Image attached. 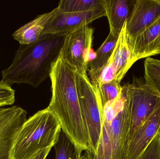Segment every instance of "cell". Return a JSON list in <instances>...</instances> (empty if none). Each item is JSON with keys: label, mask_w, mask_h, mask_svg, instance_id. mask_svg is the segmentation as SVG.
<instances>
[{"label": "cell", "mask_w": 160, "mask_h": 159, "mask_svg": "<svg viewBox=\"0 0 160 159\" xmlns=\"http://www.w3.org/2000/svg\"><path fill=\"white\" fill-rule=\"evenodd\" d=\"M76 73V70L59 57L50 75L52 95L48 107L59 120L76 155H82L83 151H90V143L80 106Z\"/></svg>", "instance_id": "obj_1"}, {"label": "cell", "mask_w": 160, "mask_h": 159, "mask_svg": "<svg viewBox=\"0 0 160 159\" xmlns=\"http://www.w3.org/2000/svg\"><path fill=\"white\" fill-rule=\"evenodd\" d=\"M65 36L47 35L29 44H20L10 66L2 71V82L38 87L50 77L60 57Z\"/></svg>", "instance_id": "obj_2"}, {"label": "cell", "mask_w": 160, "mask_h": 159, "mask_svg": "<svg viewBox=\"0 0 160 159\" xmlns=\"http://www.w3.org/2000/svg\"><path fill=\"white\" fill-rule=\"evenodd\" d=\"M100 105V104H99ZM101 130L96 153L88 159H126L129 144L130 111L123 92L103 106L100 105Z\"/></svg>", "instance_id": "obj_3"}, {"label": "cell", "mask_w": 160, "mask_h": 159, "mask_svg": "<svg viewBox=\"0 0 160 159\" xmlns=\"http://www.w3.org/2000/svg\"><path fill=\"white\" fill-rule=\"evenodd\" d=\"M62 131L59 120L48 107L38 111L20 128L10 152V159H31L40 149L53 147Z\"/></svg>", "instance_id": "obj_4"}, {"label": "cell", "mask_w": 160, "mask_h": 159, "mask_svg": "<svg viewBox=\"0 0 160 159\" xmlns=\"http://www.w3.org/2000/svg\"><path fill=\"white\" fill-rule=\"evenodd\" d=\"M122 87L129 108V143L135 133L159 103L160 94L148 86L143 79L137 77L133 78L132 83Z\"/></svg>", "instance_id": "obj_5"}, {"label": "cell", "mask_w": 160, "mask_h": 159, "mask_svg": "<svg viewBox=\"0 0 160 159\" xmlns=\"http://www.w3.org/2000/svg\"><path fill=\"white\" fill-rule=\"evenodd\" d=\"M94 30L83 24L65 36L60 57L76 72L88 74L89 63L97 57L92 48Z\"/></svg>", "instance_id": "obj_6"}, {"label": "cell", "mask_w": 160, "mask_h": 159, "mask_svg": "<svg viewBox=\"0 0 160 159\" xmlns=\"http://www.w3.org/2000/svg\"><path fill=\"white\" fill-rule=\"evenodd\" d=\"M76 76L80 106L90 143V151L85 153L87 156H93L97 151L101 130L98 94L88 74H81L76 72Z\"/></svg>", "instance_id": "obj_7"}, {"label": "cell", "mask_w": 160, "mask_h": 159, "mask_svg": "<svg viewBox=\"0 0 160 159\" xmlns=\"http://www.w3.org/2000/svg\"><path fill=\"white\" fill-rule=\"evenodd\" d=\"M104 8L83 12H62L57 7L43 31L42 36L47 35L65 36L83 24H88L105 16Z\"/></svg>", "instance_id": "obj_8"}, {"label": "cell", "mask_w": 160, "mask_h": 159, "mask_svg": "<svg viewBox=\"0 0 160 159\" xmlns=\"http://www.w3.org/2000/svg\"><path fill=\"white\" fill-rule=\"evenodd\" d=\"M26 116V111L17 105L0 108V159H10L14 140Z\"/></svg>", "instance_id": "obj_9"}, {"label": "cell", "mask_w": 160, "mask_h": 159, "mask_svg": "<svg viewBox=\"0 0 160 159\" xmlns=\"http://www.w3.org/2000/svg\"><path fill=\"white\" fill-rule=\"evenodd\" d=\"M131 53V63L160 54V16L144 30L127 38Z\"/></svg>", "instance_id": "obj_10"}, {"label": "cell", "mask_w": 160, "mask_h": 159, "mask_svg": "<svg viewBox=\"0 0 160 159\" xmlns=\"http://www.w3.org/2000/svg\"><path fill=\"white\" fill-rule=\"evenodd\" d=\"M160 16V0H136L127 21V38L144 30Z\"/></svg>", "instance_id": "obj_11"}, {"label": "cell", "mask_w": 160, "mask_h": 159, "mask_svg": "<svg viewBox=\"0 0 160 159\" xmlns=\"http://www.w3.org/2000/svg\"><path fill=\"white\" fill-rule=\"evenodd\" d=\"M160 134V102L129 143L126 159H139L156 135Z\"/></svg>", "instance_id": "obj_12"}, {"label": "cell", "mask_w": 160, "mask_h": 159, "mask_svg": "<svg viewBox=\"0 0 160 159\" xmlns=\"http://www.w3.org/2000/svg\"><path fill=\"white\" fill-rule=\"evenodd\" d=\"M135 1L103 0V8L108 18L110 33L118 37L131 12Z\"/></svg>", "instance_id": "obj_13"}, {"label": "cell", "mask_w": 160, "mask_h": 159, "mask_svg": "<svg viewBox=\"0 0 160 159\" xmlns=\"http://www.w3.org/2000/svg\"><path fill=\"white\" fill-rule=\"evenodd\" d=\"M57 11V7L50 12L37 16L34 19L21 26L12 34L13 39L20 44H29L39 40L43 31L52 16Z\"/></svg>", "instance_id": "obj_14"}, {"label": "cell", "mask_w": 160, "mask_h": 159, "mask_svg": "<svg viewBox=\"0 0 160 159\" xmlns=\"http://www.w3.org/2000/svg\"><path fill=\"white\" fill-rule=\"evenodd\" d=\"M127 21L119 34L110 60L116 72L115 80L120 83L132 65L126 32Z\"/></svg>", "instance_id": "obj_15"}, {"label": "cell", "mask_w": 160, "mask_h": 159, "mask_svg": "<svg viewBox=\"0 0 160 159\" xmlns=\"http://www.w3.org/2000/svg\"><path fill=\"white\" fill-rule=\"evenodd\" d=\"M118 37L109 33L105 41L96 51L97 57L88 64V76L98 73L108 63L115 47Z\"/></svg>", "instance_id": "obj_16"}, {"label": "cell", "mask_w": 160, "mask_h": 159, "mask_svg": "<svg viewBox=\"0 0 160 159\" xmlns=\"http://www.w3.org/2000/svg\"><path fill=\"white\" fill-rule=\"evenodd\" d=\"M62 12H83L103 9V0H62L57 7Z\"/></svg>", "instance_id": "obj_17"}, {"label": "cell", "mask_w": 160, "mask_h": 159, "mask_svg": "<svg viewBox=\"0 0 160 159\" xmlns=\"http://www.w3.org/2000/svg\"><path fill=\"white\" fill-rule=\"evenodd\" d=\"M144 65L146 84L160 94V60L147 58Z\"/></svg>", "instance_id": "obj_18"}, {"label": "cell", "mask_w": 160, "mask_h": 159, "mask_svg": "<svg viewBox=\"0 0 160 159\" xmlns=\"http://www.w3.org/2000/svg\"><path fill=\"white\" fill-rule=\"evenodd\" d=\"M94 88L98 92L100 105L102 106L118 97L122 94L123 91V87L115 79L103 83L98 89Z\"/></svg>", "instance_id": "obj_19"}, {"label": "cell", "mask_w": 160, "mask_h": 159, "mask_svg": "<svg viewBox=\"0 0 160 159\" xmlns=\"http://www.w3.org/2000/svg\"><path fill=\"white\" fill-rule=\"evenodd\" d=\"M54 147L55 159H74L76 153L74 146L62 131Z\"/></svg>", "instance_id": "obj_20"}, {"label": "cell", "mask_w": 160, "mask_h": 159, "mask_svg": "<svg viewBox=\"0 0 160 159\" xmlns=\"http://www.w3.org/2000/svg\"><path fill=\"white\" fill-rule=\"evenodd\" d=\"M15 102V90L11 86L0 81V108L12 105Z\"/></svg>", "instance_id": "obj_21"}, {"label": "cell", "mask_w": 160, "mask_h": 159, "mask_svg": "<svg viewBox=\"0 0 160 159\" xmlns=\"http://www.w3.org/2000/svg\"><path fill=\"white\" fill-rule=\"evenodd\" d=\"M52 147H46L40 149L34 154L31 159H46Z\"/></svg>", "instance_id": "obj_22"}, {"label": "cell", "mask_w": 160, "mask_h": 159, "mask_svg": "<svg viewBox=\"0 0 160 159\" xmlns=\"http://www.w3.org/2000/svg\"><path fill=\"white\" fill-rule=\"evenodd\" d=\"M74 159H88L86 154L85 153L84 155H76Z\"/></svg>", "instance_id": "obj_23"}, {"label": "cell", "mask_w": 160, "mask_h": 159, "mask_svg": "<svg viewBox=\"0 0 160 159\" xmlns=\"http://www.w3.org/2000/svg\"><path fill=\"white\" fill-rule=\"evenodd\" d=\"M0 54H1V52H0Z\"/></svg>", "instance_id": "obj_24"}]
</instances>
